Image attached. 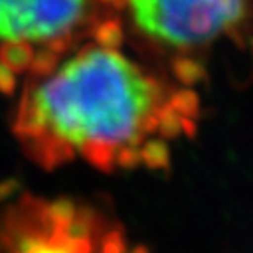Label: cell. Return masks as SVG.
Listing matches in <instances>:
<instances>
[{
  "label": "cell",
  "instance_id": "cell-1",
  "mask_svg": "<svg viewBox=\"0 0 253 253\" xmlns=\"http://www.w3.org/2000/svg\"><path fill=\"white\" fill-rule=\"evenodd\" d=\"M178 111L195 120L199 95L134 51L120 21L27 74L12 132L27 157L51 170L81 157L104 172L126 146L160 137Z\"/></svg>",
  "mask_w": 253,
  "mask_h": 253
},
{
  "label": "cell",
  "instance_id": "cell-2",
  "mask_svg": "<svg viewBox=\"0 0 253 253\" xmlns=\"http://www.w3.org/2000/svg\"><path fill=\"white\" fill-rule=\"evenodd\" d=\"M123 39L183 86L221 49L253 44V0H109Z\"/></svg>",
  "mask_w": 253,
  "mask_h": 253
},
{
  "label": "cell",
  "instance_id": "cell-3",
  "mask_svg": "<svg viewBox=\"0 0 253 253\" xmlns=\"http://www.w3.org/2000/svg\"><path fill=\"white\" fill-rule=\"evenodd\" d=\"M116 20L109 0H0V91Z\"/></svg>",
  "mask_w": 253,
  "mask_h": 253
},
{
  "label": "cell",
  "instance_id": "cell-4",
  "mask_svg": "<svg viewBox=\"0 0 253 253\" xmlns=\"http://www.w3.org/2000/svg\"><path fill=\"white\" fill-rule=\"evenodd\" d=\"M2 253H69L65 227L51 223L46 202L25 197L2 218L0 225Z\"/></svg>",
  "mask_w": 253,
  "mask_h": 253
},
{
  "label": "cell",
  "instance_id": "cell-5",
  "mask_svg": "<svg viewBox=\"0 0 253 253\" xmlns=\"http://www.w3.org/2000/svg\"><path fill=\"white\" fill-rule=\"evenodd\" d=\"M142 166L151 170L169 169L170 166V150L167 141L162 137H151L141 146Z\"/></svg>",
  "mask_w": 253,
  "mask_h": 253
},
{
  "label": "cell",
  "instance_id": "cell-6",
  "mask_svg": "<svg viewBox=\"0 0 253 253\" xmlns=\"http://www.w3.org/2000/svg\"><path fill=\"white\" fill-rule=\"evenodd\" d=\"M46 211L53 225L63 229V227H69L76 220L79 206L69 197H58L51 202H46Z\"/></svg>",
  "mask_w": 253,
  "mask_h": 253
},
{
  "label": "cell",
  "instance_id": "cell-7",
  "mask_svg": "<svg viewBox=\"0 0 253 253\" xmlns=\"http://www.w3.org/2000/svg\"><path fill=\"white\" fill-rule=\"evenodd\" d=\"M128 245L122 229H107L100 236L97 253H126Z\"/></svg>",
  "mask_w": 253,
  "mask_h": 253
},
{
  "label": "cell",
  "instance_id": "cell-8",
  "mask_svg": "<svg viewBox=\"0 0 253 253\" xmlns=\"http://www.w3.org/2000/svg\"><path fill=\"white\" fill-rule=\"evenodd\" d=\"M141 164L142 160H141V148L139 146H126L116 153L115 169L132 170V169H137Z\"/></svg>",
  "mask_w": 253,
  "mask_h": 253
},
{
  "label": "cell",
  "instance_id": "cell-9",
  "mask_svg": "<svg viewBox=\"0 0 253 253\" xmlns=\"http://www.w3.org/2000/svg\"><path fill=\"white\" fill-rule=\"evenodd\" d=\"M16 188H18V183L16 181H2L0 183V201L11 197V195L16 192Z\"/></svg>",
  "mask_w": 253,
  "mask_h": 253
},
{
  "label": "cell",
  "instance_id": "cell-10",
  "mask_svg": "<svg viewBox=\"0 0 253 253\" xmlns=\"http://www.w3.org/2000/svg\"><path fill=\"white\" fill-rule=\"evenodd\" d=\"M126 253H151V250L146 245H135L132 250H128Z\"/></svg>",
  "mask_w": 253,
  "mask_h": 253
}]
</instances>
